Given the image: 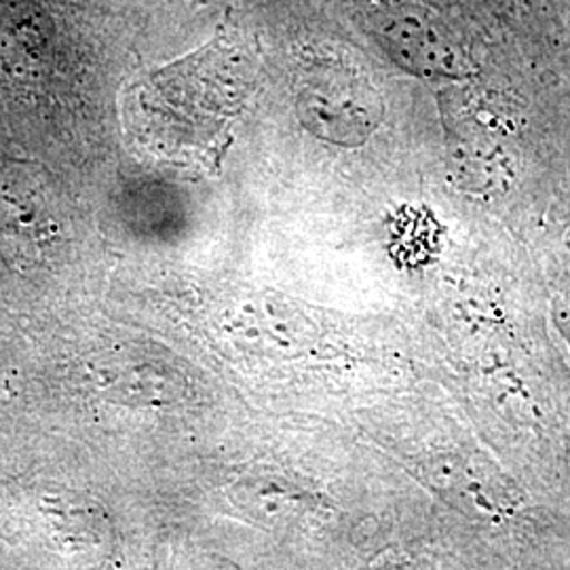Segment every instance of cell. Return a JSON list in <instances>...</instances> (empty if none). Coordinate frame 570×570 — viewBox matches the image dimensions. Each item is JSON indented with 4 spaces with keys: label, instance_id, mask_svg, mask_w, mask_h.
Instances as JSON below:
<instances>
[{
    "label": "cell",
    "instance_id": "cell-1",
    "mask_svg": "<svg viewBox=\"0 0 570 570\" xmlns=\"http://www.w3.org/2000/svg\"><path fill=\"white\" fill-rule=\"evenodd\" d=\"M235 77L233 61L207 49L138 82L122 106L129 138L169 164L216 167L245 96Z\"/></svg>",
    "mask_w": 570,
    "mask_h": 570
}]
</instances>
